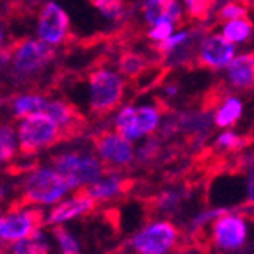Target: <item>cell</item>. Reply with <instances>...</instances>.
<instances>
[{
  "instance_id": "obj_1",
  "label": "cell",
  "mask_w": 254,
  "mask_h": 254,
  "mask_svg": "<svg viewBox=\"0 0 254 254\" xmlns=\"http://www.w3.org/2000/svg\"><path fill=\"white\" fill-rule=\"evenodd\" d=\"M68 194H71L68 183L57 171L50 165H38L30 167L21 180L18 203L45 210L63 201Z\"/></svg>"
},
{
  "instance_id": "obj_2",
  "label": "cell",
  "mask_w": 254,
  "mask_h": 254,
  "mask_svg": "<svg viewBox=\"0 0 254 254\" xmlns=\"http://www.w3.org/2000/svg\"><path fill=\"white\" fill-rule=\"evenodd\" d=\"M50 167L63 176L71 192L84 190L85 187H89L107 173L96 155L82 149L55 153L50 158Z\"/></svg>"
},
{
  "instance_id": "obj_3",
  "label": "cell",
  "mask_w": 254,
  "mask_h": 254,
  "mask_svg": "<svg viewBox=\"0 0 254 254\" xmlns=\"http://www.w3.org/2000/svg\"><path fill=\"white\" fill-rule=\"evenodd\" d=\"M18 139V151L23 157H30L39 151L54 148L63 140H66L59 125H55L47 114L38 112V114L27 116L20 119L16 130Z\"/></svg>"
},
{
  "instance_id": "obj_4",
  "label": "cell",
  "mask_w": 254,
  "mask_h": 254,
  "mask_svg": "<svg viewBox=\"0 0 254 254\" xmlns=\"http://www.w3.org/2000/svg\"><path fill=\"white\" fill-rule=\"evenodd\" d=\"M89 109L94 116H109L114 112L127 93V82L110 68H96L89 73Z\"/></svg>"
},
{
  "instance_id": "obj_5",
  "label": "cell",
  "mask_w": 254,
  "mask_h": 254,
  "mask_svg": "<svg viewBox=\"0 0 254 254\" xmlns=\"http://www.w3.org/2000/svg\"><path fill=\"white\" fill-rule=\"evenodd\" d=\"M180 238V228L173 220L155 219L131 235L130 247L133 254H173Z\"/></svg>"
},
{
  "instance_id": "obj_6",
  "label": "cell",
  "mask_w": 254,
  "mask_h": 254,
  "mask_svg": "<svg viewBox=\"0 0 254 254\" xmlns=\"http://www.w3.org/2000/svg\"><path fill=\"white\" fill-rule=\"evenodd\" d=\"M55 59V50L39 39L25 38L11 45V76L14 80H30Z\"/></svg>"
},
{
  "instance_id": "obj_7",
  "label": "cell",
  "mask_w": 254,
  "mask_h": 254,
  "mask_svg": "<svg viewBox=\"0 0 254 254\" xmlns=\"http://www.w3.org/2000/svg\"><path fill=\"white\" fill-rule=\"evenodd\" d=\"M251 224L244 213L226 210L208 228V237L219 253L233 254L246 249L249 244Z\"/></svg>"
},
{
  "instance_id": "obj_8",
  "label": "cell",
  "mask_w": 254,
  "mask_h": 254,
  "mask_svg": "<svg viewBox=\"0 0 254 254\" xmlns=\"http://www.w3.org/2000/svg\"><path fill=\"white\" fill-rule=\"evenodd\" d=\"M162 123L160 105H127L118 110L114 118V131L127 139L128 142H135L142 137L153 135Z\"/></svg>"
},
{
  "instance_id": "obj_9",
  "label": "cell",
  "mask_w": 254,
  "mask_h": 254,
  "mask_svg": "<svg viewBox=\"0 0 254 254\" xmlns=\"http://www.w3.org/2000/svg\"><path fill=\"white\" fill-rule=\"evenodd\" d=\"M45 226V210L14 203L0 217V240L5 246L30 237L36 229Z\"/></svg>"
},
{
  "instance_id": "obj_10",
  "label": "cell",
  "mask_w": 254,
  "mask_h": 254,
  "mask_svg": "<svg viewBox=\"0 0 254 254\" xmlns=\"http://www.w3.org/2000/svg\"><path fill=\"white\" fill-rule=\"evenodd\" d=\"M96 158L107 173H119L135 162V148L114 130H100L93 135Z\"/></svg>"
},
{
  "instance_id": "obj_11",
  "label": "cell",
  "mask_w": 254,
  "mask_h": 254,
  "mask_svg": "<svg viewBox=\"0 0 254 254\" xmlns=\"http://www.w3.org/2000/svg\"><path fill=\"white\" fill-rule=\"evenodd\" d=\"M71 30V21L66 13V9L57 2H45L38 13V27L36 34L38 39L48 47H59L69 38Z\"/></svg>"
},
{
  "instance_id": "obj_12",
  "label": "cell",
  "mask_w": 254,
  "mask_h": 254,
  "mask_svg": "<svg viewBox=\"0 0 254 254\" xmlns=\"http://www.w3.org/2000/svg\"><path fill=\"white\" fill-rule=\"evenodd\" d=\"M235 55H237V45L229 43L222 34L212 32V34H204L199 39L194 63L199 68L219 71V69H226Z\"/></svg>"
},
{
  "instance_id": "obj_13",
  "label": "cell",
  "mask_w": 254,
  "mask_h": 254,
  "mask_svg": "<svg viewBox=\"0 0 254 254\" xmlns=\"http://www.w3.org/2000/svg\"><path fill=\"white\" fill-rule=\"evenodd\" d=\"M96 208V203L91 199L85 190H75L68 194L63 201L45 212V226L57 228V226H66L68 222L82 217L89 215Z\"/></svg>"
},
{
  "instance_id": "obj_14",
  "label": "cell",
  "mask_w": 254,
  "mask_h": 254,
  "mask_svg": "<svg viewBox=\"0 0 254 254\" xmlns=\"http://www.w3.org/2000/svg\"><path fill=\"white\" fill-rule=\"evenodd\" d=\"M43 114H47L55 125H59L66 140L82 135L85 127H87L85 118L75 109V105L63 100V98H55V100L48 98L47 105L43 109Z\"/></svg>"
},
{
  "instance_id": "obj_15",
  "label": "cell",
  "mask_w": 254,
  "mask_h": 254,
  "mask_svg": "<svg viewBox=\"0 0 254 254\" xmlns=\"http://www.w3.org/2000/svg\"><path fill=\"white\" fill-rule=\"evenodd\" d=\"M130 180L125 178L119 173H105L102 178H98L84 190L87 192L94 203H112V201L121 199L130 189Z\"/></svg>"
},
{
  "instance_id": "obj_16",
  "label": "cell",
  "mask_w": 254,
  "mask_h": 254,
  "mask_svg": "<svg viewBox=\"0 0 254 254\" xmlns=\"http://www.w3.org/2000/svg\"><path fill=\"white\" fill-rule=\"evenodd\" d=\"M226 82L231 89L246 93L254 85V55L253 52L235 55L226 66Z\"/></svg>"
},
{
  "instance_id": "obj_17",
  "label": "cell",
  "mask_w": 254,
  "mask_h": 254,
  "mask_svg": "<svg viewBox=\"0 0 254 254\" xmlns=\"http://www.w3.org/2000/svg\"><path fill=\"white\" fill-rule=\"evenodd\" d=\"M52 249H54V242L43 226L36 229L30 237L5 246L4 254H52Z\"/></svg>"
},
{
  "instance_id": "obj_18",
  "label": "cell",
  "mask_w": 254,
  "mask_h": 254,
  "mask_svg": "<svg viewBox=\"0 0 254 254\" xmlns=\"http://www.w3.org/2000/svg\"><path fill=\"white\" fill-rule=\"evenodd\" d=\"M212 123L217 128L235 127L244 116V102L237 94H226L212 110Z\"/></svg>"
},
{
  "instance_id": "obj_19",
  "label": "cell",
  "mask_w": 254,
  "mask_h": 254,
  "mask_svg": "<svg viewBox=\"0 0 254 254\" xmlns=\"http://www.w3.org/2000/svg\"><path fill=\"white\" fill-rule=\"evenodd\" d=\"M176 121V130L187 131L190 137L201 140L204 135H208V131L212 128V116L208 110H197V112H185L180 114Z\"/></svg>"
},
{
  "instance_id": "obj_20",
  "label": "cell",
  "mask_w": 254,
  "mask_h": 254,
  "mask_svg": "<svg viewBox=\"0 0 254 254\" xmlns=\"http://www.w3.org/2000/svg\"><path fill=\"white\" fill-rule=\"evenodd\" d=\"M48 98L41 93H21L11 100V112L16 119H23L27 116L43 112Z\"/></svg>"
},
{
  "instance_id": "obj_21",
  "label": "cell",
  "mask_w": 254,
  "mask_h": 254,
  "mask_svg": "<svg viewBox=\"0 0 254 254\" xmlns=\"http://www.w3.org/2000/svg\"><path fill=\"white\" fill-rule=\"evenodd\" d=\"M148 59L146 55L139 54V52L127 50L119 55L118 61V73L123 78H130V80H137L142 73L148 69Z\"/></svg>"
},
{
  "instance_id": "obj_22",
  "label": "cell",
  "mask_w": 254,
  "mask_h": 254,
  "mask_svg": "<svg viewBox=\"0 0 254 254\" xmlns=\"http://www.w3.org/2000/svg\"><path fill=\"white\" fill-rule=\"evenodd\" d=\"M220 34L224 36L229 43H233V45L246 43L253 36V21H251V18L226 21V23H222V32Z\"/></svg>"
},
{
  "instance_id": "obj_23",
  "label": "cell",
  "mask_w": 254,
  "mask_h": 254,
  "mask_svg": "<svg viewBox=\"0 0 254 254\" xmlns=\"http://www.w3.org/2000/svg\"><path fill=\"white\" fill-rule=\"evenodd\" d=\"M52 242L55 244L59 254H82L80 240L64 226L52 228Z\"/></svg>"
},
{
  "instance_id": "obj_24",
  "label": "cell",
  "mask_w": 254,
  "mask_h": 254,
  "mask_svg": "<svg viewBox=\"0 0 254 254\" xmlns=\"http://www.w3.org/2000/svg\"><path fill=\"white\" fill-rule=\"evenodd\" d=\"M183 7V14L197 23H204L217 7V0H180Z\"/></svg>"
},
{
  "instance_id": "obj_25",
  "label": "cell",
  "mask_w": 254,
  "mask_h": 254,
  "mask_svg": "<svg viewBox=\"0 0 254 254\" xmlns=\"http://www.w3.org/2000/svg\"><path fill=\"white\" fill-rule=\"evenodd\" d=\"M251 4L246 0H226L217 11V21L226 23V21L242 20V18H249Z\"/></svg>"
},
{
  "instance_id": "obj_26",
  "label": "cell",
  "mask_w": 254,
  "mask_h": 254,
  "mask_svg": "<svg viewBox=\"0 0 254 254\" xmlns=\"http://www.w3.org/2000/svg\"><path fill=\"white\" fill-rule=\"evenodd\" d=\"M18 153L16 128L9 123L0 125V162H11Z\"/></svg>"
},
{
  "instance_id": "obj_27",
  "label": "cell",
  "mask_w": 254,
  "mask_h": 254,
  "mask_svg": "<svg viewBox=\"0 0 254 254\" xmlns=\"http://www.w3.org/2000/svg\"><path fill=\"white\" fill-rule=\"evenodd\" d=\"M96 11L110 21H121L127 16V4L125 0H89Z\"/></svg>"
},
{
  "instance_id": "obj_28",
  "label": "cell",
  "mask_w": 254,
  "mask_h": 254,
  "mask_svg": "<svg viewBox=\"0 0 254 254\" xmlns=\"http://www.w3.org/2000/svg\"><path fill=\"white\" fill-rule=\"evenodd\" d=\"M165 9H167V0H144L142 2V18L149 27L158 23L160 20H167L165 18Z\"/></svg>"
},
{
  "instance_id": "obj_29",
  "label": "cell",
  "mask_w": 254,
  "mask_h": 254,
  "mask_svg": "<svg viewBox=\"0 0 254 254\" xmlns=\"http://www.w3.org/2000/svg\"><path fill=\"white\" fill-rule=\"evenodd\" d=\"M226 208H210V210H204V212L195 213L190 220V226H189V233H201L204 229L210 228L213 220L220 215V213H224Z\"/></svg>"
},
{
  "instance_id": "obj_30",
  "label": "cell",
  "mask_w": 254,
  "mask_h": 254,
  "mask_svg": "<svg viewBox=\"0 0 254 254\" xmlns=\"http://www.w3.org/2000/svg\"><path fill=\"white\" fill-rule=\"evenodd\" d=\"M246 144H247L246 137L238 135V133H235V131H231V130L222 131L215 139V146L224 153H237L246 148Z\"/></svg>"
},
{
  "instance_id": "obj_31",
  "label": "cell",
  "mask_w": 254,
  "mask_h": 254,
  "mask_svg": "<svg viewBox=\"0 0 254 254\" xmlns=\"http://www.w3.org/2000/svg\"><path fill=\"white\" fill-rule=\"evenodd\" d=\"M183 201V195L180 190H174V189H167V190L160 192L155 199V206H157L158 212L162 213H173L174 210H178L180 204Z\"/></svg>"
},
{
  "instance_id": "obj_32",
  "label": "cell",
  "mask_w": 254,
  "mask_h": 254,
  "mask_svg": "<svg viewBox=\"0 0 254 254\" xmlns=\"http://www.w3.org/2000/svg\"><path fill=\"white\" fill-rule=\"evenodd\" d=\"M189 38H190V30H180V32H174L173 36H169L165 41L153 45V50L157 52L158 55H162V59H164L165 55H169L171 52L182 47L183 43L189 41Z\"/></svg>"
},
{
  "instance_id": "obj_33",
  "label": "cell",
  "mask_w": 254,
  "mask_h": 254,
  "mask_svg": "<svg viewBox=\"0 0 254 254\" xmlns=\"http://www.w3.org/2000/svg\"><path fill=\"white\" fill-rule=\"evenodd\" d=\"M173 34H174V23H171L169 20H160L158 23H155V25L149 29L148 39L153 45H157V43L165 41V39Z\"/></svg>"
},
{
  "instance_id": "obj_34",
  "label": "cell",
  "mask_w": 254,
  "mask_h": 254,
  "mask_svg": "<svg viewBox=\"0 0 254 254\" xmlns=\"http://www.w3.org/2000/svg\"><path fill=\"white\" fill-rule=\"evenodd\" d=\"M160 155V142L158 139H148L146 144H142L135 151V160L139 164H146V162H151Z\"/></svg>"
},
{
  "instance_id": "obj_35",
  "label": "cell",
  "mask_w": 254,
  "mask_h": 254,
  "mask_svg": "<svg viewBox=\"0 0 254 254\" xmlns=\"http://www.w3.org/2000/svg\"><path fill=\"white\" fill-rule=\"evenodd\" d=\"M11 63V47L0 45V69H5Z\"/></svg>"
},
{
  "instance_id": "obj_36",
  "label": "cell",
  "mask_w": 254,
  "mask_h": 254,
  "mask_svg": "<svg viewBox=\"0 0 254 254\" xmlns=\"http://www.w3.org/2000/svg\"><path fill=\"white\" fill-rule=\"evenodd\" d=\"M7 199V189L4 185H0V203Z\"/></svg>"
},
{
  "instance_id": "obj_37",
  "label": "cell",
  "mask_w": 254,
  "mask_h": 254,
  "mask_svg": "<svg viewBox=\"0 0 254 254\" xmlns=\"http://www.w3.org/2000/svg\"><path fill=\"white\" fill-rule=\"evenodd\" d=\"M4 43V29H2V25H0V45Z\"/></svg>"
},
{
  "instance_id": "obj_38",
  "label": "cell",
  "mask_w": 254,
  "mask_h": 254,
  "mask_svg": "<svg viewBox=\"0 0 254 254\" xmlns=\"http://www.w3.org/2000/svg\"><path fill=\"white\" fill-rule=\"evenodd\" d=\"M4 249H5V244L0 240V254H4Z\"/></svg>"
},
{
  "instance_id": "obj_39",
  "label": "cell",
  "mask_w": 254,
  "mask_h": 254,
  "mask_svg": "<svg viewBox=\"0 0 254 254\" xmlns=\"http://www.w3.org/2000/svg\"><path fill=\"white\" fill-rule=\"evenodd\" d=\"M247 2H249V4H251V5H253V0H247Z\"/></svg>"
},
{
  "instance_id": "obj_40",
  "label": "cell",
  "mask_w": 254,
  "mask_h": 254,
  "mask_svg": "<svg viewBox=\"0 0 254 254\" xmlns=\"http://www.w3.org/2000/svg\"><path fill=\"white\" fill-rule=\"evenodd\" d=\"M0 217H2V208H0Z\"/></svg>"
},
{
  "instance_id": "obj_41",
  "label": "cell",
  "mask_w": 254,
  "mask_h": 254,
  "mask_svg": "<svg viewBox=\"0 0 254 254\" xmlns=\"http://www.w3.org/2000/svg\"><path fill=\"white\" fill-rule=\"evenodd\" d=\"M0 164H2V162H0Z\"/></svg>"
}]
</instances>
